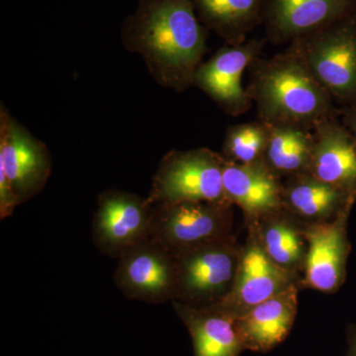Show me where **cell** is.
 Returning a JSON list of instances; mask_svg holds the SVG:
<instances>
[{"instance_id":"cell-1","label":"cell","mask_w":356,"mask_h":356,"mask_svg":"<svg viewBox=\"0 0 356 356\" xmlns=\"http://www.w3.org/2000/svg\"><path fill=\"white\" fill-rule=\"evenodd\" d=\"M207 31L193 0H138L122 24L121 41L126 50L139 54L159 86L184 92L203 63Z\"/></svg>"},{"instance_id":"cell-2","label":"cell","mask_w":356,"mask_h":356,"mask_svg":"<svg viewBox=\"0 0 356 356\" xmlns=\"http://www.w3.org/2000/svg\"><path fill=\"white\" fill-rule=\"evenodd\" d=\"M245 90L257 107V120L312 129L318 121L341 118V108L289 49L259 57L250 67Z\"/></svg>"},{"instance_id":"cell-3","label":"cell","mask_w":356,"mask_h":356,"mask_svg":"<svg viewBox=\"0 0 356 356\" xmlns=\"http://www.w3.org/2000/svg\"><path fill=\"white\" fill-rule=\"evenodd\" d=\"M288 49L341 108L356 106V14L295 40Z\"/></svg>"},{"instance_id":"cell-4","label":"cell","mask_w":356,"mask_h":356,"mask_svg":"<svg viewBox=\"0 0 356 356\" xmlns=\"http://www.w3.org/2000/svg\"><path fill=\"white\" fill-rule=\"evenodd\" d=\"M243 245L235 234L172 254L175 261L173 301L196 308L216 305L233 288Z\"/></svg>"},{"instance_id":"cell-5","label":"cell","mask_w":356,"mask_h":356,"mask_svg":"<svg viewBox=\"0 0 356 356\" xmlns=\"http://www.w3.org/2000/svg\"><path fill=\"white\" fill-rule=\"evenodd\" d=\"M224 156L208 147L170 151L159 161L147 197L152 206L177 202L231 204L222 184Z\"/></svg>"},{"instance_id":"cell-6","label":"cell","mask_w":356,"mask_h":356,"mask_svg":"<svg viewBox=\"0 0 356 356\" xmlns=\"http://www.w3.org/2000/svg\"><path fill=\"white\" fill-rule=\"evenodd\" d=\"M231 204L177 202L153 206L151 238L172 254L234 234Z\"/></svg>"},{"instance_id":"cell-7","label":"cell","mask_w":356,"mask_h":356,"mask_svg":"<svg viewBox=\"0 0 356 356\" xmlns=\"http://www.w3.org/2000/svg\"><path fill=\"white\" fill-rule=\"evenodd\" d=\"M154 207L147 198L131 192L107 189L98 196L92 220V238L103 254L121 257L151 238Z\"/></svg>"},{"instance_id":"cell-8","label":"cell","mask_w":356,"mask_h":356,"mask_svg":"<svg viewBox=\"0 0 356 356\" xmlns=\"http://www.w3.org/2000/svg\"><path fill=\"white\" fill-rule=\"evenodd\" d=\"M247 229V240L233 288L221 302L210 306L235 320L292 285L299 286L302 278L276 266L262 248L254 227Z\"/></svg>"},{"instance_id":"cell-9","label":"cell","mask_w":356,"mask_h":356,"mask_svg":"<svg viewBox=\"0 0 356 356\" xmlns=\"http://www.w3.org/2000/svg\"><path fill=\"white\" fill-rule=\"evenodd\" d=\"M53 168L48 147L0 106V170L20 204L43 191Z\"/></svg>"},{"instance_id":"cell-10","label":"cell","mask_w":356,"mask_h":356,"mask_svg":"<svg viewBox=\"0 0 356 356\" xmlns=\"http://www.w3.org/2000/svg\"><path fill=\"white\" fill-rule=\"evenodd\" d=\"M114 282L130 300L149 304L172 302L175 296V257L149 238L119 257Z\"/></svg>"},{"instance_id":"cell-11","label":"cell","mask_w":356,"mask_h":356,"mask_svg":"<svg viewBox=\"0 0 356 356\" xmlns=\"http://www.w3.org/2000/svg\"><path fill=\"white\" fill-rule=\"evenodd\" d=\"M264 44L266 40L252 39L236 46L226 44L199 65L193 86L229 116L247 113L254 102L243 88L242 77L254 60L261 57Z\"/></svg>"},{"instance_id":"cell-12","label":"cell","mask_w":356,"mask_h":356,"mask_svg":"<svg viewBox=\"0 0 356 356\" xmlns=\"http://www.w3.org/2000/svg\"><path fill=\"white\" fill-rule=\"evenodd\" d=\"M351 210L344 211L332 221L304 225L308 250L300 290L334 294L346 282L351 250L348 235Z\"/></svg>"},{"instance_id":"cell-13","label":"cell","mask_w":356,"mask_h":356,"mask_svg":"<svg viewBox=\"0 0 356 356\" xmlns=\"http://www.w3.org/2000/svg\"><path fill=\"white\" fill-rule=\"evenodd\" d=\"M356 14V0H264L262 24L271 43L290 44Z\"/></svg>"},{"instance_id":"cell-14","label":"cell","mask_w":356,"mask_h":356,"mask_svg":"<svg viewBox=\"0 0 356 356\" xmlns=\"http://www.w3.org/2000/svg\"><path fill=\"white\" fill-rule=\"evenodd\" d=\"M222 184L227 199L242 210L245 226L283 207L282 178L264 161L242 165L226 159Z\"/></svg>"},{"instance_id":"cell-15","label":"cell","mask_w":356,"mask_h":356,"mask_svg":"<svg viewBox=\"0 0 356 356\" xmlns=\"http://www.w3.org/2000/svg\"><path fill=\"white\" fill-rule=\"evenodd\" d=\"M308 173L356 196V140L339 118L318 121Z\"/></svg>"},{"instance_id":"cell-16","label":"cell","mask_w":356,"mask_h":356,"mask_svg":"<svg viewBox=\"0 0 356 356\" xmlns=\"http://www.w3.org/2000/svg\"><path fill=\"white\" fill-rule=\"evenodd\" d=\"M299 291L298 285H292L236 318L245 350L269 353L286 339L298 313Z\"/></svg>"},{"instance_id":"cell-17","label":"cell","mask_w":356,"mask_h":356,"mask_svg":"<svg viewBox=\"0 0 356 356\" xmlns=\"http://www.w3.org/2000/svg\"><path fill=\"white\" fill-rule=\"evenodd\" d=\"M282 198L283 207L304 225L332 221L356 202V196L308 172L285 178Z\"/></svg>"},{"instance_id":"cell-18","label":"cell","mask_w":356,"mask_h":356,"mask_svg":"<svg viewBox=\"0 0 356 356\" xmlns=\"http://www.w3.org/2000/svg\"><path fill=\"white\" fill-rule=\"evenodd\" d=\"M172 303L191 334L194 356H240L245 350L231 316L214 307Z\"/></svg>"},{"instance_id":"cell-19","label":"cell","mask_w":356,"mask_h":356,"mask_svg":"<svg viewBox=\"0 0 356 356\" xmlns=\"http://www.w3.org/2000/svg\"><path fill=\"white\" fill-rule=\"evenodd\" d=\"M248 226L254 227L262 248L276 266L302 277L308 250L304 224L282 207Z\"/></svg>"},{"instance_id":"cell-20","label":"cell","mask_w":356,"mask_h":356,"mask_svg":"<svg viewBox=\"0 0 356 356\" xmlns=\"http://www.w3.org/2000/svg\"><path fill=\"white\" fill-rule=\"evenodd\" d=\"M199 20L227 44L247 41L248 33L262 23L264 0H193Z\"/></svg>"},{"instance_id":"cell-21","label":"cell","mask_w":356,"mask_h":356,"mask_svg":"<svg viewBox=\"0 0 356 356\" xmlns=\"http://www.w3.org/2000/svg\"><path fill=\"white\" fill-rule=\"evenodd\" d=\"M264 163L280 178L308 172L313 154L312 129L294 124H268Z\"/></svg>"},{"instance_id":"cell-22","label":"cell","mask_w":356,"mask_h":356,"mask_svg":"<svg viewBox=\"0 0 356 356\" xmlns=\"http://www.w3.org/2000/svg\"><path fill=\"white\" fill-rule=\"evenodd\" d=\"M269 125L261 120L233 125L227 130L222 156L228 161L252 165L264 161Z\"/></svg>"},{"instance_id":"cell-23","label":"cell","mask_w":356,"mask_h":356,"mask_svg":"<svg viewBox=\"0 0 356 356\" xmlns=\"http://www.w3.org/2000/svg\"><path fill=\"white\" fill-rule=\"evenodd\" d=\"M20 205L17 196L14 193L10 182L3 170H0V218L1 220L11 216L13 211Z\"/></svg>"},{"instance_id":"cell-24","label":"cell","mask_w":356,"mask_h":356,"mask_svg":"<svg viewBox=\"0 0 356 356\" xmlns=\"http://www.w3.org/2000/svg\"><path fill=\"white\" fill-rule=\"evenodd\" d=\"M341 118L343 125L350 131L356 140V106L341 108Z\"/></svg>"},{"instance_id":"cell-25","label":"cell","mask_w":356,"mask_h":356,"mask_svg":"<svg viewBox=\"0 0 356 356\" xmlns=\"http://www.w3.org/2000/svg\"><path fill=\"white\" fill-rule=\"evenodd\" d=\"M348 350L344 356H356V323L348 325L346 329Z\"/></svg>"}]
</instances>
